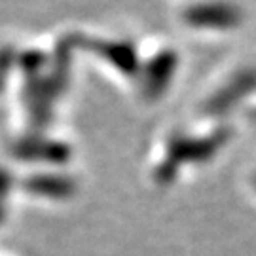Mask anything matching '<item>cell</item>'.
Segmentation results:
<instances>
[{
  "label": "cell",
  "mask_w": 256,
  "mask_h": 256,
  "mask_svg": "<svg viewBox=\"0 0 256 256\" xmlns=\"http://www.w3.org/2000/svg\"><path fill=\"white\" fill-rule=\"evenodd\" d=\"M2 218H4V209H2V205H0V222H2Z\"/></svg>",
  "instance_id": "9c48e42d"
},
{
  "label": "cell",
  "mask_w": 256,
  "mask_h": 256,
  "mask_svg": "<svg viewBox=\"0 0 256 256\" xmlns=\"http://www.w3.org/2000/svg\"><path fill=\"white\" fill-rule=\"evenodd\" d=\"M76 40L80 44H86L84 48H90L93 52H97L101 57H104L110 64H114L118 68L120 72L129 74V76L138 72V66H140L138 54L131 42H101V40L95 42V40H86L80 36H76Z\"/></svg>",
  "instance_id": "5b68a950"
},
{
  "label": "cell",
  "mask_w": 256,
  "mask_h": 256,
  "mask_svg": "<svg viewBox=\"0 0 256 256\" xmlns=\"http://www.w3.org/2000/svg\"><path fill=\"white\" fill-rule=\"evenodd\" d=\"M16 156L19 158H30V160H48V162H64L68 160V148L57 142H48V140H36L28 138L25 142H19L16 148Z\"/></svg>",
  "instance_id": "8992f818"
},
{
  "label": "cell",
  "mask_w": 256,
  "mask_h": 256,
  "mask_svg": "<svg viewBox=\"0 0 256 256\" xmlns=\"http://www.w3.org/2000/svg\"><path fill=\"white\" fill-rule=\"evenodd\" d=\"M10 186H12V176H10L8 171L0 169V205H2V202H4V198L8 196Z\"/></svg>",
  "instance_id": "ba28073f"
},
{
  "label": "cell",
  "mask_w": 256,
  "mask_h": 256,
  "mask_svg": "<svg viewBox=\"0 0 256 256\" xmlns=\"http://www.w3.org/2000/svg\"><path fill=\"white\" fill-rule=\"evenodd\" d=\"M256 90V68H241L203 102L205 116H224Z\"/></svg>",
  "instance_id": "7a4b0ae2"
},
{
  "label": "cell",
  "mask_w": 256,
  "mask_h": 256,
  "mask_svg": "<svg viewBox=\"0 0 256 256\" xmlns=\"http://www.w3.org/2000/svg\"><path fill=\"white\" fill-rule=\"evenodd\" d=\"M178 57L171 50H164L152 57V61L142 70V88L150 99L160 97L167 90V86L173 80V74L176 70Z\"/></svg>",
  "instance_id": "277c9868"
},
{
  "label": "cell",
  "mask_w": 256,
  "mask_h": 256,
  "mask_svg": "<svg viewBox=\"0 0 256 256\" xmlns=\"http://www.w3.org/2000/svg\"><path fill=\"white\" fill-rule=\"evenodd\" d=\"M241 19H243L241 8L226 2L196 4L184 12V21L188 25L203 28H232L239 25Z\"/></svg>",
  "instance_id": "3957f363"
},
{
  "label": "cell",
  "mask_w": 256,
  "mask_h": 256,
  "mask_svg": "<svg viewBox=\"0 0 256 256\" xmlns=\"http://www.w3.org/2000/svg\"><path fill=\"white\" fill-rule=\"evenodd\" d=\"M254 188H256V176H254Z\"/></svg>",
  "instance_id": "30bf717a"
},
{
  "label": "cell",
  "mask_w": 256,
  "mask_h": 256,
  "mask_svg": "<svg viewBox=\"0 0 256 256\" xmlns=\"http://www.w3.org/2000/svg\"><path fill=\"white\" fill-rule=\"evenodd\" d=\"M25 188L30 194L46 196V198H66L74 192V182L64 176L44 174V176H30L25 180Z\"/></svg>",
  "instance_id": "52a82bcc"
},
{
  "label": "cell",
  "mask_w": 256,
  "mask_h": 256,
  "mask_svg": "<svg viewBox=\"0 0 256 256\" xmlns=\"http://www.w3.org/2000/svg\"><path fill=\"white\" fill-rule=\"evenodd\" d=\"M228 128L214 129L209 135H203V137L174 135L167 144V154H165L164 162L156 169V180L162 184L171 182L176 171L180 169V165L207 162L228 142Z\"/></svg>",
  "instance_id": "6da1fadb"
}]
</instances>
